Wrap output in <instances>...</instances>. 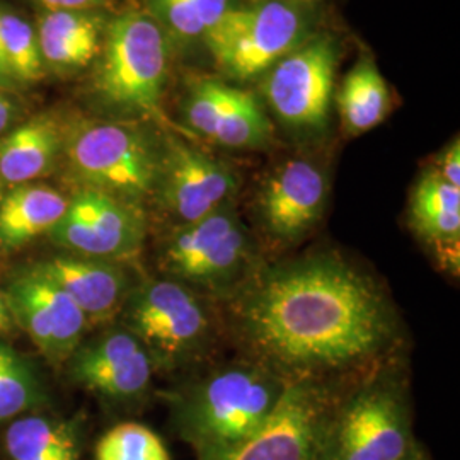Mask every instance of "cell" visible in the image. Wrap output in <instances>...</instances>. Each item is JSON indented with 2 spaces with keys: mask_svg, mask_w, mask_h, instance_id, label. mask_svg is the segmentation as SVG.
Here are the masks:
<instances>
[{
  "mask_svg": "<svg viewBox=\"0 0 460 460\" xmlns=\"http://www.w3.org/2000/svg\"><path fill=\"white\" fill-rule=\"evenodd\" d=\"M237 343L285 382L360 370L397 340L393 305L376 281L332 252L258 268L229 298Z\"/></svg>",
  "mask_w": 460,
  "mask_h": 460,
  "instance_id": "6da1fadb",
  "label": "cell"
},
{
  "mask_svg": "<svg viewBox=\"0 0 460 460\" xmlns=\"http://www.w3.org/2000/svg\"><path fill=\"white\" fill-rule=\"evenodd\" d=\"M164 132L148 121L66 116L60 171L72 191L91 190L146 208L161 172Z\"/></svg>",
  "mask_w": 460,
  "mask_h": 460,
  "instance_id": "7a4b0ae2",
  "label": "cell"
},
{
  "mask_svg": "<svg viewBox=\"0 0 460 460\" xmlns=\"http://www.w3.org/2000/svg\"><path fill=\"white\" fill-rule=\"evenodd\" d=\"M287 384L258 363L224 365L176 397V428L198 460L224 454L260 429Z\"/></svg>",
  "mask_w": 460,
  "mask_h": 460,
  "instance_id": "3957f363",
  "label": "cell"
},
{
  "mask_svg": "<svg viewBox=\"0 0 460 460\" xmlns=\"http://www.w3.org/2000/svg\"><path fill=\"white\" fill-rule=\"evenodd\" d=\"M169 62L171 40L147 11L118 14L108 21L89 94L111 118L161 123Z\"/></svg>",
  "mask_w": 460,
  "mask_h": 460,
  "instance_id": "277c9868",
  "label": "cell"
},
{
  "mask_svg": "<svg viewBox=\"0 0 460 460\" xmlns=\"http://www.w3.org/2000/svg\"><path fill=\"white\" fill-rule=\"evenodd\" d=\"M313 34V9L304 0H256L244 7L234 5L203 43L226 79L249 83Z\"/></svg>",
  "mask_w": 460,
  "mask_h": 460,
  "instance_id": "5b68a950",
  "label": "cell"
},
{
  "mask_svg": "<svg viewBox=\"0 0 460 460\" xmlns=\"http://www.w3.org/2000/svg\"><path fill=\"white\" fill-rule=\"evenodd\" d=\"M161 261L167 279L218 298H229L260 268L252 237L234 203L171 230Z\"/></svg>",
  "mask_w": 460,
  "mask_h": 460,
  "instance_id": "8992f818",
  "label": "cell"
},
{
  "mask_svg": "<svg viewBox=\"0 0 460 460\" xmlns=\"http://www.w3.org/2000/svg\"><path fill=\"white\" fill-rule=\"evenodd\" d=\"M121 313L125 329L144 345L154 365L195 363L214 345L217 323L207 296L176 279H148L133 288Z\"/></svg>",
  "mask_w": 460,
  "mask_h": 460,
  "instance_id": "52a82bcc",
  "label": "cell"
},
{
  "mask_svg": "<svg viewBox=\"0 0 460 460\" xmlns=\"http://www.w3.org/2000/svg\"><path fill=\"white\" fill-rule=\"evenodd\" d=\"M411 448L406 397L393 380L376 377L331 406L315 460H404Z\"/></svg>",
  "mask_w": 460,
  "mask_h": 460,
  "instance_id": "ba28073f",
  "label": "cell"
},
{
  "mask_svg": "<svg viewBox=\"0 0 460 460\" xmlns=\"http://www.w3.org/2000/svg\"><path fill=\"white\" fill-rule=\"evenodd\" d=\"M338 58L336 40L328 33H314L264 74V102L285 130L302 138L326 133Z\"/></svg>",
  "mask_w": 460,
  "mask_h": 460,
  "instance_id": "9c48e42d",
  "label": "cell"
},
{
  "mask_svg": "<svg viewBox=\"0 0 460 460\" xmlns=\"http://www.w3.org/2000/svg\"><path fill=\"white\" fill-rule=\"evenodd\" d=\"M49 241L70 254L123 263L140 254L147 237V214L140 205L91 191L70 193L62 220Z\"/></svg>",
  "mask_w": 460,
  "mask_h": 460,
  "instance_id": "30bf717a",
  "label": "cell"
},
{
  "mask_svg": "<svg viewBox=\"0 0 460 460\" xmlns=\"http://www.w3.org/2000/svg\"><path fill=\"white\" fill-rule=\"evenodd\" d=\"M239 186L241 178L229 164L180 135L164 132L163 163L152 201L174 227L232 205Z\"/></svg>",
  "mask_w": 460,
  "mask_h": 460,
  "instance_id": "8fae6325",
  "label": "cell"
},
{
  "mask_svg": "<svg viewBox=\"0 0 460 460\" xmlns=\"http://www.w3.org/2000/svg\"><path fill=\"white\" fill-rule=\"evenodd\" d=\"M4 294L16 328L30 336L49 365H66L91 328L77 304L34 266L13 275Z\"/></svg>",
  "mask_w": 460,
  "mask_h": 460,
  "instance_id": "7c38bea8",
  "label": "cell"
},
{
  "mask_svg": "<svg viewBox=\"0 0 460 460\" xmlns=\"http://www.w3.org/2000/svg\"><path fill=\"white\" fill-rule=\"evenodd\" d=\"M181 113L188 130L218 147L264 150L273 142V123L261 101L222 79L198 77L188 84Z\"/></svg>",
  "mask_w": 460,
  "mask_h": 460,
  "instance_id": "4fadbf2b",
  "label": "cell"
},
{
  "mask_svg": "<svg viewBox=\"0 0 460 460\" xmlns=\"http://www.w3.org/2000/svg\"><path fill=\"white\" fill-rule=\"evenodd\" d=\"M331 406L323 384L288 382L279 406L256 433L224 454L199 460H315Z\"/></svg>",
  "mask_w": 460,
  "mask_h": 460,
  "instance_id": "5bb4252c",
  "label": "cell"
},
{
  "mask_svg": "<svg viewBox=\"0 0 460 460\" xmlns=\"http://www.w3.org/2000/svg\"><path fill=\"white\" fill-rule=\"evenodd\" d=\"M328 195V176L321 165L307 157L287 159L258 190V222L271 241L296 244L323 220Z\"/></svg>",
  "mask_w": 460,
  "mask_h": 460,
  "instance_id": "9a60e30c",
  "label": "cell"
},
{
  "mask_svg": "<svg viewBox=\"0 0 460 460\" xmlns=\"http://www.w3.org/2000/svg\"><path fill=\"white\" fill-rule=\"evenodd\" d=\"M66 363L77 385L111 401L146 394L155 368L147 349L128 329L104 332L79 346Z\"/></svg>",
  "mask_w": 460,
  "mask_h": 460,
  "instance_id": "2e32d148",
  "label": "cell"
},
{
  "mask_svg": "<svg viewBox=\"0 0 460 460\" xmlns=\"http://www.w3.org/2000/svg\"><path fill=\"white\" fill-rule=\"evenodd\" d=\"M33 266L77 304L91 326L108 323L121 313L132 292L130 277L121 263L66 252Z\"/></svg>",
  "mask_w": 460,
  "mask_h": 460,
  "instance_id": "e0dca14e",
  "label": "cell"
},
{
  "mask_svg": "<svg viewBox=\"0 0 460 460\" xmlns=\"http://www.w3.org/2000/svg\"><path fill=\"white\" fill-rule=\"evenodd\" d=\"M108 21L101 9L40 11L34 31L47 75L72 79L91 70L102 49Z\"/></svg>",
  "mask_w": 460,
  "mask_h": 460,
  "instance_id": "ac0fdd59",
  "label": "cell"
},
{
  "mask_svg": "<svg viewBox=\"0 0 460 460\" xmlns=\"http://www.w3.org/2000/svg\"><path fill=\"white\" fill-rule=\"evenodd\" d=\"M66 116L60 110L40 111L0 137V188L36 182L60 167Z\"/></svg>",
  "mask_w": 460,
  "mask_h": 460,
  "instance_id": "d6986e66",
  "label": "cell"
},
{
  "mask_svg": "<svg viewBox=\"0 0 460 460\" xmlns=\"http://www.w3.org/2000/svg\"><path fill=\"white\" fill-rule=\"evenodd\" d=\"M408 218L414 234L440 252V261L450 270L459 266L460 188L428 167L412 186Z\"/></svg>",
  "mask_w": 460,
  "mask_h": 460,
  "instance_id": "ffe728a7",
  "label": "cell"
},
{
  "mask_svg": "<svg viewBox=\"0 0 460 460\" xmlns=\"http://www.w3.org/2000/svg\"><path fill=\"white\" fill-rule=\"evenodd\" d=\"M68 199L60 190L28 182L5 190L0 199V247L16 251L53 229L68 208Z\"/></svg>",
  "mask_w": 460,
  "mask_h": 460,
  "instance_id": "44dd1931",
  "label": "cell"
},
{
  "mask_svg": "<svg viewBox=\"0 0 460 460\" xmlns=\"http://www.w3.org/2000/svg\"><path fill=\"white\" fill-rule=\"evenodd\" d=\"M334 104L348 135H363L378 127L391 111V93L370 57L360 58L334 93Z\"/></svg>",
  "mask_w": 460,
  "mask_h": 460,
  "instance_id": "7402d4cb",
  "label": "cell"
},
{
  "mask_svg": "<svg viewBox=\"0 0 460 460\" xmlns=\"http://www.w3.org/2000/svg\"><path fill=\"white\" fill-rule=\"evenodd\" d=\"M5 450L13 460H79L72 427L43 416L21 418L7 428Z\"/></svg>",
  "mask_w": 460,
  "mask_h": 460,
  "instance_id": "603a6c76",
  "label": "cell"
},
{
  "mask_svg": "<svg viewBox=\"0 0 460 460\" xmlns=\"http://www.w3.org/2000/svg\"><path fill=\"white\" fill-rule=\"evenodd\" d=\"M232 7L234 0H147L148 14L178 43L203 41Z\"/></svg>",
  "mask_w": 460,
  "mask_h": 460,
  "instance_id": "cb8c5ba5",
  "label": "cell"
},
{
  "mask_svg": "<svg viewBox=\"0 0 460 460\" xmlns=\"http://www.w3.org/2000/svg\"><path fill=\"white\" fill-rule=\"evenodd\" d=\"M0 51L21 87L40 83L47 75L34 24L4 5H0Z\"/></svg>",
  "mask_w": 460,
  "mask_h": 460,
  "instance_id": "d4e9b609",
  "label": "cell"
},
{
  "mask_svg": "<svg viewBox=\"0 0 460 460\" xmlns=\"http://www.w3.org/2000/svg\"><path fill=\"white\" fill-rule=\"evenodd\" d=\"M96 460H171L157 433L140 423H121L101 437Z\"/></svg>",
  "mask_w": 460,
  "mask_h": 460,
  "instance_id": "484cf974",
  "label": "cell"
},
{
  "mask_svg": "<svg viewBox=\"0 0 460 460\" xmlns=\"http://www.w3.org/2000/svg\"><path fill=\"white\" fill-rule=\"evenodd\" d=\"M43 399L34 368L19 353L0 368V421L16 418Z\"/></svg>",
  "mask_w": 460,
  "mask_h": 460,
  "instance_id": "4316f807",
  "label": "cell"
},
{
  "mask_svg": "<svg viewBox=\"0 0 460 460\" xmlns=\"http://www.w3.org/2000/svg\"><path fill=\"white\" fill-rule=\"evenodd\" d=\"M429 169H433L444 181L460 188V144L457 137L437 155L435 164Z\"/></svg>",
  "mask_w": 460,
  "mask_h": 460,
  "instance_id": "83f0119b",
  "label": "cell"
},
{
  "mask_svg": "<svg viewBox=\"0 0 460 460\" xmlns=\"http://www.w3.org/2000/svg\"><path fill=\"white\" fill-rule=\"evenodd\" d=\"M24 119V104L17 98V93L0 89V137L13 130Z\"/></svg>",
  "mask_w": 460,
  "mask_h": 460,
  "instance_id": "f1b7e54d",
  "label": "cell"
},
{
  "mask_svg": "<svg viewBox=\"0 0 460 460\" xmlns=\"http://www.w3.org/2000/svg\"><path fill=\"white\" fill-rule=\"evenodd\" d=\"M40 11H85L101 9L110 0H31Z\"/></svg>",
  "mask_w": 460,
  "mask_h": 460,
  "instance_id": "f546056e",
  "label": "cell"
},
{
  "mask_svg": "<svg viewBox=\"0 0 460 460\" xmlns=\"http://www.w3.org/2000/svg\"><path fill=\"white\" fill-rule=\"evenodd\" d=\"M14 329H16V324H14V319L9 311L7 298H5L4 290H0V336H9Z\"/></svg>",
  "mask_w": 460,
  "mask_h": 460,
  "instance_id": "4dcf8cb0",
  "label": "cell"
},
{
  "mask_svg": "<svg viewBox=\"0 0 460 460\" xmlns=\"http://www.w3.org/2000/svg\"><path fill=\"white\" fill-rule=\"evenodd\" d=\"M0 89L4 91H11V93H17L21 89V85L16 83V79L13 77L9 66L5 64L2 51H0Z\"/></svg>",
  "mask_w": 460,
  "mask_h": 460,
  "instance_id": "1f68e13d",
  "label": "cell"
},
{
  "mask_svg": "<svg viewBox=\"0 0 460 460\" xmlns=\"http://www.w3.org/2000/svg\"><path fill=\"white\" fill-rule=\"evenodd\" d=\"M16 355L17 351H14L11 346L2 345V343H0V368H2L4 365H7V363L11 362Z\"/></svg>",
  "mask_w": 460,
  "mask_h": 460,
  "instance_id": "d6a6232c",
  "label": "cell"
},
{
  "mask_svg": "<svg viewBox=\"0 0 460 460\" xmlns=\"http://www.w3.org/2000/svg\"><path fill=\"white\" fill-rule=\"evenodd\" d=\"M404 460H428L427 456L423 454V452H418V450H414V447L411 448V452L408 454V457Z\"/></svg>",
  "mask_w": 460,
  "mask_h": 460,
  "instance_id": "836d02e7",
  "label": "cell"
}]
</instances>
